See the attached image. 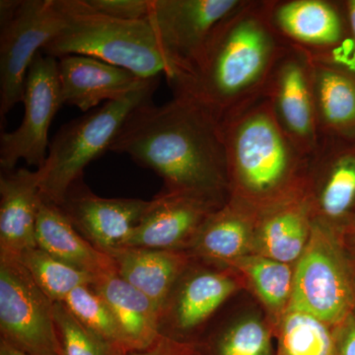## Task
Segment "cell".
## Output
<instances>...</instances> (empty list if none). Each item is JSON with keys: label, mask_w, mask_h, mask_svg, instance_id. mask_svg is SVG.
Returning <instances> with one entry per match:
<instances>
[{"label": "cell", "mask_w": 355, "mask_h": 355, "mask_svg": "<svg viewBox=\"0 0 355 355\" xmlns=\"http://www.w3.org/2000/svg\"><path fill=\"white\" fill-rule=\"evenodd\" d=\"M110 151L125 154L164 182V191L229 200L227 159L220 121L188 96L135 110Z\"/></svg>", "instance_id": "6da1fadb"}, {"label": "cell", "mask_w": 355, "mask_h": 355, "mask_svg": "<svg viewBox=\"0 0 355 355\" xmlns=\"http://www.w3.org/2000/svg\"><path fill=\"white\" fill-rule=\"evenodd\" d=\"M289 49L270 20V0H242L217 25L195 71L169 85L221 121L263 95Z\"/></svg>", "instance_id": "7a4b0ae2"}, {"label": "cell", "mask_w": 355, "mask_h": 355, "mask_svg": "<svg viewBox=\"0 0 355 355\" xmlns=\"http://www.w3.org/2000/svg\"><path fill=\"white\" fill-rule=\"evenodd\" d=\"M229 202L258 216L306 197L310 158L284 132L265 95L220 121Z\"/></svg>", "instance_id": "3957f363"}, {"label": "cell", "mask_w": 355, "mask_h": 355, "mask_svg": "<svg viewBox=\"0 0 355 355\" xmlns=\"http://www.w3.org/2000/svg\"><path fill=\"white\" fill-rule=\"evenodd\" d=\"M64 25L42 53L58 58L79 55L127 69L140 78L167 73L148 20L123 21L96 12L85 0H58Z\"/></svg>", "instance_id": "277c9868"}, {"label": "cell", "mask_w": 355, "mask_h": 355, "mask_svg": "<svg viewBox=\"0 0 355 355\" xmlns=\"http://www.w3.org/2000/svg\"><path fill=\"white\" fill-rule=\"evenodd\" d=\"M158 83L159 77L130 95L104 103L60 128L51 140L46 161L37 169L44 200L58 207L64 202L70 188L83 179L85 168L110 151L130 114L151 102Z\"/></svg>", "instance_id": "5b68a950"}, {"label": "cell", "mask_w": 355, "mask_h": 355, "mask_svg": "<svg viewBox=\"0 0 355 355\" xmlns=\"http://www.w3.org/2000/svg\"><path fill=\"white\" fill-rule=\"evenodd\" d=\"M64 25L58 0L0 1V116L24 98L28 71Z\"/></svg>", "instance_id": "8992f818"}, {"label": "cell", "mask_w": 355, "mask_h": 355, "mask_svg": "<svg viewBox=\"0 0 355 355\" xmlns=\"http://www.w3.org/2000/svg\"><path fill=\"white\" fill-rule=\"evenodd\" d=\"M336 241L331 225L313 219L286 308L309 313L331 327L349 319L355 301L349 268Z\"/></svg>", "instance_id": "52a82bcc"}, {"label": "cell", "mask_w": 355, "mask_h": 355, "mask_svg": "<svg viewBox=\"0 0 355 355\" xmlns=\"http://www.w3.org/2000/svg\"><path fill=\"white\" fill-rule=\"evenodd\" d=\"M242 0H150L148 22L167 65L168 83L191 76L217 25Z\"/></svg>", "instance_id": "ba28073f"}, {"label": "cell", "mask_w": 355, "mask_h": 355, "mask_svg": "<svg viewBox=\"0 0 355 355\" xmlns=\"http://www.w3.org/2000/svg\"><path fill=\"white\" fill-rule=\"evenodd\" d=\"M0 340L27 355H62L55 302L17 259L0 257Z\"/></svg>", "instance_id": "9c48e42d"}, {"label": "cell", "mask_w": 355, "mask_h": 355, "mask_svg": "<svg viewBox=\"0 0 355 355\" xmlns=\"http://www.w3.org/2000/svg\"><path fill=\"white\" fill-rule=\"evenodd\" d=\"M23 103L24 118L19 127L0 135L1 172L12 171L20 160L37 169L46 161L51 121L64 106L57 58L38 53L28 71Z\"/></svg>", "instance_id": "30bf717a"}, {"label": "cell", "mask_w": 355, "mask_h": 355, "mask_svg": "<svg viewBox=\"0 0 355 355\" xmlns=\"http://www.w3.org/2000/svg\"><path fill=\"white\" fill-rule=\"evenodd\" d=\"M270 20L292 48L313 60L345 64L349 26L343 2L331 0H270Z\"/></svg>", "instance_id": "8fae6325"}, {"label": "cell", "mask_w": 355, "mask_h": 355, "mask_svg": "<svg viewBox=\"0 0 355 355\" xmlns=\"http://www.w3.org/2000/svg\"><path fill=\"white\" fill-rule=\"evenodd\" d=\"M263 95L284 132L301 153L312 157L322 139L310 58L291 46L273 70Z\"/></svg>", "instance_id": "7c38bea8"}, {"label": "cell", "mask_w": 355, "mask_h": 355, "mask_svg": "<svg viewBox=\"0 0 355 355\" xmlns=\"http://www.w3.org/2000/svg\"><path fill=\"white\" fill-rule=\"evenodd\" d=\"M225 203L198 193L163 190L148 200L139 225L121 248L188 251L207 219Z\"/></svg>", "instance_id": "4fadbf2b"}, {"label": "cell", "mask_w": 355, "mask_h": 355, "mask_svg": "<svg viewBox=\"0 0 355 355\" xmlns=\"http://www.w3.org/2000/svg\"><path fill=\"white\" fill-rule=\"evenodd\" d=\"M234 277L223 270L193 268L178 279L160 312V335L198 343L203 324L236 291Z\"/></svg>", "instance_id": "5bb4252c"}, {"label": "cell", "mask_w": 355, "mask_h": 355, "mask_svg": "<svg viewBox=\"0 0 355 355\" xmlns=\"http://www.w3.org/2000/svg\"><path fill=\"white\" fill-rule=\"evenodd\" d=\"M313 219L336 223L355 212V140L322 139L310 158L307 193Z\"/></svg>", "instance_id": "9a60e30c"}, {"label": "cell", "mask_w": 355, "mask_h": 355, "mask_svg": "<svg viewBox=\"0 0 355 355\" xmlns=\"http://www.w3.org/2000/svg\"><path fill=\"white\" fill-rule=\"evenodd\" d=\"M147 205L148 200L139 198L99 197L80 179L70 188L60 209L86 240L110 254L127 242Z\"/></svg>", "instance_id": "2e32d148"}, {"label": "cell", "mask_w": 355, "mask_h": 355, "mask_svg": "<svg viewBox=\"0 0 355 355\" xmlns=\"http://www.w3.org/2000/svg\"><path fill=\"white\" fill-rule=\"evenodd\" d=\"M58 73L62 103L83 113L103 102L121 99L154 79L140 78L127 69L79 55L58 58Z\"/></svg>", "instance_id": "e0dca14e"}, {"label": "cell", "mask_w": 355, "mask_h": 355, "mask_svg": "<svg viewBox=\"0 0 355 355\" xmlns=\"http://www.w3.org/2000/svg\"><path fill=\"white\" fill-rule=\"evenodd\" d=\"M43 200L38 170L20 168L0 175V257L19 258L37 248L36 227Z\"/></svg>", "instance_id": "ac0fdd59"}, {"label": "cell", "mask_w": 355, "mask_h": 355, "mask_svg": "<svg viewBox=\"0 0 355 355\" xmlns=\"http://www.w3.org/2000/svg\"><path fill=\"white\" fill-rule=\"evenodd\" d=\"M310 60L321 139L355 140V70Z\"/></svg>", "instance_id": "d6986e66"}, {"label": "cell", "mask_w": 355, "mask_h": 355, "mask_svg": "<svg viewBox=\"0 0 355 355\" xmlns=\"http://www.w3.org/2000/svg\"><path fill=\"white\" fill-rule=\"evenodd\" d=\"M108 254L121 279L146 294L160 312L173 287L193 261L188 251L148 248H120Z\"/></svg>", "instance_id": "ffe728a7"}, {"label": "cell", "mask_w": 355, "mask_h": 355, "mask_svg": "<svg viewBox=\"0 0 355 355\" xmlns=\"http://www.w3.org/2000/svg\"><path fill=\"white\" fill-rule=\"evenodd\" d=\"M94 289L108 304L128 352L150 347L160 336V309L116 272L96 277Z\"/></svg>", "instance_id": "44dd1931"}, {"label": "cell", "mask_w": 355, "mask_h": 355, "mask_svg": "<svg viewBox=\"0 0 355 355\" xmlns=\"http://www.w3.org/2000/svg\"><path fill=\"white\" fill-rule=\"evenodd\" d=\"M36 241L40 249L92 277L116 272L113 259L86 240L58 205L44 198L37 219Z\"/></svg>", "instance_id": "7402d4cb"}, {"label": "cell", "mask_w": 355, "mask_h": 355, "mask_svg": "<svg viewBox=\"0 0 355 355\" xmlns=\"http://www.w3.org/2000/svg\"><path fill=\"white\" fill-rule=\"evenodd\" d=\"M260 216L228 202L207 219L191 245L193 258L230 266L247 256Z\"/></svg>", "instance_id": "603a6c76"}, {"label": "cell", "mask_w": 355, "mask_h": 355, "mask_svg": "<svg viewBox=\"0 0 355 355\" xmlns=\"http://www.w3.org/2000/svg\"><path fill=\"white\" fill-rule=\"evenodd\" d=\"M312 221L307 197L261 214L254 240L258 254L288 265L298 261L309 241Z\"/></svg>", "instance_id": "cb8c5ba5"}, {"label": "cell", "mask_w": 355, "mask_h": 355, "mask_svg": "<svg viewBox=\"0 0 355 355\" xmlns=\"http://www.w3.org/2000/svg\"><path fill=\"white\" fill-rule=\"evenodd\" d=\"M277 355H335L330 324L302 311L286 309L279 329Z\"/></svg>", "instance_id": "d4e9b609"}, {"label": "cell", "mask_w": 355, "mask_h": 355, "mask_svg": "<svg viewBox=\"0 0 355 355\" xmlns=\"http://www.w3.org/2000/svg\"><path fill=\"white\" fill-rule=\"evenodd\" d=\"M17 260L55 303L64 302L72 291L81 286H92L96 280L92 275L67 265L38 247L21 254Z\"/></svg>", "instance_id": "484cf974"}, {"label": "cell", "mask_w": 355, "mask_h": 355, "mask_svg": "<svg viewBox=\"0 0 355 355\" xmlns=\"http://www.w3.org/2000/svg\"><path fill=\"white\" fill-rule=\"evenodd\" d=\"M198 345L205 355H277L270 328L254 317L222 327Z\"/></svg>", "instance_id": "4316f807"}, {"label": "cell", "mask_w": 355, "mask_h": 355, "mask_svg": "<svg viewBox=\"0 0 355 355\" xmlns=\"http://www.w3.org/2000/svg\"><path fill=\"white\" fill-rule=\"evenodd\" d=\"M230 266L247 275L259 297L270 310L286 312L294 279V272L288 263L257 254L242 257Z\"/></svg>", "instance_id": "83f0119b"}, {"label": "cell", "mask_w": 355, "mask_h": 355, "mask_svg": "<svg viewBox=\"0 0 355 355\" xmlns=\"http://www.w3.org/2000/svg\"><path fill=\"white\" fill-rule=\"evenodd\" d=\"M62 303L89 331L121 354L128 352L113 312L92 286L78 287Z\"/></svg>", "instance_id": "f1b7e54d"}, {"label": "cell", "mask_w": 355, "mask_h": 355, "mask_svg": "<svg viewBox=\"0 0 355 355\" xmlns=\"http://www.w3.org/2000/svg\"><path fill=\"white\" fill-rule=\"evenodd\" d=\"M55 320L62 355L125 354L85 328L64 303H55Z\"/></svg>", "instance_id": "f546056e"}, {"label": "cell", "mask_w": 355, "mask_h": 355, "mask_svg": "<svg viewBox=\"0 0 355 355\" xmlns=\"http://www.w3.org/2000/svg\"><path fill=\"white\" fill-rule=\"evenodd\" d=\"M96 12L114 19L144 21L148 18L150 0H85Z\"/></svg>", "instance_id": "4dcf8cb0"}, {"label": "cell", "mask_w": 355, "mask_h": 355, "mask_svg": "<svg viewBox=\"0 0 355 355\" xmlns=\"http://www.w3.org/2000/svg\"><path fill=\"white\" fill-rule=\"evenodd\" d=\"M125 355H205L198 343L177 342L160 336L155 343L144 349L132 350Z\"/></svg>", "instance_id": "1f68e13d"}, {"label": "cell", "mask_w": 355, "mask_h": 355, "mask_svg": "<svg viewBox=\"0 0 355 355\" xmlns=\"http://www.w3.org/2000/svg\"><path fill=\"white\" fill-rule=\"evenodd\" d=\"M349 321L336 334L335 355H355V320L349 318Z\"/></svg>", "instance_id": "d6a6232c"}, {"label": "cell", "mask_w": 355, "mask_h": 355, "mask_svg": "<svg viewBox=\"0 0 355 355\" xmlns=\"http://www.w3.org/2000/svg\"><path fill=\"white\" fill-rule=\"evenodd\" d=\"M343 4L349 26V51L345 67L355 70V0H347Z\"/></svg>", "instance_id": "836d02e7"}, {"label": "cell", "mask_w": 355, "mask_h": 355, "mask_svg": "<svg viewBox=\"0 0 355 355\" xmlns=\"http://www.w3.org/2000/svg\"><path fill=\"white\" fill-rule=\"evenodd\" d=\"M0 355H27L13 349L10 345H7L3 340H0Z\"/></svg>", "instance_id": "e575fe53"}, {"label": "cell", "mask_w": 355, "mask_h": 355, "mask_svg": "<svg viewBox=\"0 0 355 355\" xmlns=\"http://www.w3.org/2000/svg\"><path fill=\"white\" fill-rule=\"evenodd\" d=\"M350 221H352V226L355 229V212L354 214V216H352V218H350Z\"/></svg>", "instance_id": "d590c367"}]
</instances>
